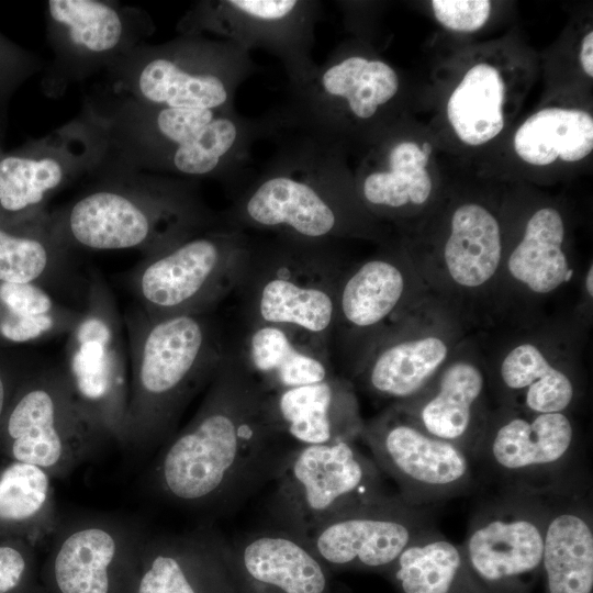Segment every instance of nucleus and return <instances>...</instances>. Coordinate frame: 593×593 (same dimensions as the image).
I'll return each mask as SVG.
<instances>
[{"mask_svg": "<svg viewBox=\"0 0 593 593\" xmlns=\"http://www.w3.org/2000/svg\"><path fill=\"white\" fill-rule=\"evenodd\" d=\"M547 499L496 491L473 511L462 555L489 593H530L541 577Z\"/></svg>", "mask_w": 593, "mask_h": 593, "instance_id": "9b49d317", "label": "nucleus"}, {"mask_svg": "<svg viewBox=\"0 0 593 593\" xmlns=\"http://www.w3.org/2000/svg\"><path fill=\"white\" fill-rule=\"evenodd\" d=\"M267 393L230 342L195 414L159 448L149 472L155 493L216 515L271 482L295 445L272 427Z\"/></svg>", "mask_w": 593, "mask_h": 593, "instance_id": "f257e3e1", "label": "nucleus"}, {"mask_svg": "<svg viewBox=\"0 0 593 593\" xmlns=\"http://www.w3.org/2000/svg\"><path fill=\"white\" fill-rule=\"evenodd\" d=\"M47 13L66 46L81 57H110L127 40L124 13L97 0H49Z\"/></svg>", "mask_w": 593, "mask_h": 593, "instance_id": "c9c22d12", "label": "nucleus"}, {"mask_svg": "<svg viewBox=\"0 0 593 593\" xmlns=\"http://www.w3.org/2000/svg\"><path fill=\"white\" fill-rule=\"evenodd\" d=\"M383 577L398 593H489L471 573L460 545L437 527L412 541Z\"/></svg>", "mask_w": 593, "mask_h": 593, "instance_id": "c85d7f7f", "label": "nucleus"}, {"mask_svg": "<svg viewBox=\"0 0 593 593\" xmlns=\"http://www.w3.org/2000/svg\"><path fill=\"white\" fill-rule=\"evenodd\" d=\"M380 473L355 441L294 446L271 481L273 528L304 541L333 517L387 494Z\"/></svg>", "mask_w": 593, "mask_h": 593, "instance_id": "6e6552de", "label": "nucleus"}, {"mask_svg": "<svg viewBox=\"0 0 593 593\" xmlns=\"http://www.w3.org/2000/svg\"><path fill=\"white\" fill-rule=\"evenodd\" d=\"M331 244L275 236L253 240L249 259L234 293L245 327L290 329L329 356L337 293L344 269Z\"/></svg>", "mask_w": 593, "mask_h": 593, "instance_id": "7ed1b4c3", "label": "nucleus"}, {"mask_svg": "<svg viewBox=\"0 0 593 593\" xmlns=\"http://www.w3.org/2000/svg\"><path fill=\"white\" fill-rule=\"evenodd\" d=\"M291 85L292 110L288 119L299 132H309L338 108L359 120L372 119L395 97L399 77L380 59L350 55L315 66L307 78Z\"/></svg>", "mask_w": 593, "mask_h": 593, "instance_id": "aec40b11", "label": "nucleus"}, {"mask_svg": "<svg viewBox=\"0 0 593 593\" xmlns=\"http://www.w3.org/2000/svg\"><path fill=\"white\" fill-rule=\"evenodd\" d=\"M266 409L275 430L295 446L355 441L363 423L351 381L322 382L268 392Z\"/></svg>", "mask_w": 593, "mask_h": 593, "instance_id": "5701e85b", "label": "nucleus"}, {"mask_svg": "<svg viewBox=\"0 0 593 593\" xmlns=\"http://www.w3.org/2000/svg\"><path fill=\"white\" fill-rule=\"evenodd\" d=\"M72 163L59 149L36 156H7L0 160V211L10 217L33 220L72 172Z\"/></svg>", "mask_w": 593, "mask_h": 593, "instance_id": "72a5a7b5", "label": "nucleus"}, {"mask_svg": "<svg viewBox=\"0 0 593 593\" xmlns=\"http://www.w3.org/2000/svg\"><path fill=\"white\" fill-rule=\"evenodd\" d=\"M299 136L235 199L222 215L226 224L322 244L344 233V214L328 180V145Z\"/></svg>", "mask_w": 593, "mask_h": 593, "instance_id": "423d86ee", "label": "nucleus"}, {"mask_svg": "<svg viewBox=\"0 0 593 593\" xmlns=\"http://www.w3.org/2000/svg\"><path fill=\"white\" fill-rule=\"evenodd\" d=\"M230 541L209 523L180 534L147 535L136 593H237Z\"/></svg>", "mask_w": 593, "mask_h": 593, "instance_id": "f3484780", "label": "nucleus"}, {"mask_svg": "<svg viewBox=\"0 0 593 593\" xmlns=\"http://www.w3.org/2000/svg\"><path fill=\"white\" fill-rule=\"evenodd\" d=\"M360 439L410 504L434 508L478 485L474 463L463 450L425 433L395 406L363 423Z\"/></svg>", "mask_w": 593, "mask_h": 593, "instance_id": "f8f14e48", "label": "nucleus"}, {"mask_svg": "<svg viewBox=\"0 0 593 593\" xmlns=\"http://www.w3.org/2000/svg\"><path fill=\"white\" fill-rule=\"evenodd\" d=\"M580 61L584 72L593 77V32H589L581 44Z\"/></svg>", "mask_w": 593, "mask_h": 593, "instance_id": "79ce46f5", "label": "nucleus"}, {"mask_svg": "<svg viewBox=\"0 0 593 593\" xmlns=\"http://www.w3.org/2000/svg\"><path fill=\"white\" fill-rule=\"evenodd\" d=\"M454 342L439 331H414L405 317L384 335L351 372L353 380L389 405L422 392L455 353Z\"/></svg>", "mask_w": 593, "mask_h": 593, "instance_id": "412c9836", "label": "nucleus"}, {"mask_svg": "<svg viewBox=\"0 0 593 593\" xmlns=\"http://www.w3.org/2000/svg\"><path fill=\"white\" fill-rule=\"evenodd\" d=\"M70 251L55 234L48 215L34 219L20 231L0 224V281L37 284L82 310L89 276L81 273Z\"/></svg>", "mask_w": 593, "mask_h": 593, "instance_id": "b1692460", "label": "nucleus"}, {"mask_svg": "<svg viewBox=\"0 0 593 593\" xmlns=\"http://www.w3.org/2000/svg\"><path fill=\"white\" fill-rule=\"evenodd\" d=\"M564 223L553 208L537 210L527 221L522 239L506 259L508 278L528 293H555L573 273L563 249Z\"/></svg>", "mask_w": 593, "mask_h": 593, "instance_id": "7c9ffc66", "label": "nucleus"}, {"mask_svg": "<svg viewBox=\"0 0 593 593\" xmlns=\"http://www.w3.org/2000/svg\"><path fill=\"white\" fill-rule=\"evenodd\" d=\"M108 440L80 407L61 367L30 369L0 426V456L65 478Z\"/></svg>", "mask_w": 593, "mask_h": 593, "instance_id": "1a4fd4ad", "label": "nucleus"}, {"mask_svg": "<svg viewBox=\"0 0 593 593\" xmlns=\"http://www.w3.org/2000/svg\"><path fill=\"white\" fill-rule=\"evenodd\" d=\"M124 322L131 371L122 446L148 452L177 432L188 404L212 380L230 340L215 312L149 320L135 306Z\"/></svg>", "mask_w": 593, "mask_h": 593, "instance_id": "f03ea898", "label": "nucleus"}, {"mask_svg": "<svg viewBox=\"0 0 593 593\" xmlns=\"http://www.w3.org/2000/svg\"><path fill=\"white\" fill-rule=\"evenodd\" d=\"M232 344L247 370L267 392L322 382L334 376L326 356L290 329L276 325L245 327Z\"/></svg>", "mask_w": 593, "mask_h": 593, "instance_id": "bb28decb", "label": "nucleus"}, {"mask_svg": "<svg viewBox=\"0 0 593 593\" xmlns=\"http://www.w3.org/2000/svg\"><path fill=\"white\" fill-rule=\"evenodd\" d=\"M148 534L112 516L60 522L52 536V571L60 593H110L112 572L137 559Z\"/></svg>", "mask_w": 593, "mask_h": 593, "instance_id": "6ab92c4d", "label": "nucleus"}, {"mask_svg": "<svg viewBox=\"0 0 593 593\" xmlns=\"http://www.w3.org/2000/svg\"><path fill=\"white\" fill-rule=\"evenodd\" d=\"M473 463L496 491L541 499L589 492L585 451L571 413L497 406Z\"/></svg>", "mask_w": 593, "mask_h": 593, "instance_id": "39448f33", "label": "nucleus"}, {"mask_svg": "<svg viewBox=\"0 0 593 593\" xmlns=\"http://www.w3.org/2000/svg\"><path fill=\"white\" fill-rule=\"evenodd\" d=\"M250 70L247 51L228 41L167 48L142 63L133 88L156 108L233 110L235 90Z\"/></svg>", "mask_w": 593, "mask_h": 593, "instance_id": "4468645a", "label": "nucleus"}, {"mask_svg": "<svg viewBox=\"0 0 593 593\" xmlns=\"http://www.w3.org/2000/svg\"><path fill=\"white\" fill-rule=\"evenodd\" d=\"M154 109L150 125L158 139L167 145L166 153L192 139L222 112L156 107Z\"/></svg>", "mask_w": 593, "mask_h": 593, "instance_id": "4c0bfd02", "label": "nucleus"}, {"mask_svg": "<svg viewBox=\"0 0 593 593\" xmlns=\"http://www.w3.org/2000/svg\"><path fill=\"white\" fill-rule=\"evenodd\" d=\"M421 150L429 157L430 153H432V145L428 143V142H424L423 145H422V148Z\"/></svg>", "mask_w": 593, "mask_h": 593, "instance_id": "c03bdc74", "label": "nucleus"}, {"mask_svg": "<svg viewBox=\"0 0 593 593\" xmlns=\"http://www.w3.org/2000/svg\"><path fill=\"white\" fill-rule=\"evenodd\" d=\"M430 4L441 25L463 33L481 29L491 12L489 0H433Z\"/></svg>", "mask_w": 593, "mask_h": 593, "instance_id": "ea45409f", "label": "nucleus"}, {"mask_svg": "<svg viewBox=\"0 0 593 593\" xmlns=\"http://www.w3.org/2000/svg\"><path fill=\"white\" fill-rule=\"evenodd\" d=\"M432 510L384 494L327 521L304 542L332 573L383 575L412 541L436 527Z\"/></svg>", "mask_w": 593, "mask_h": 593, "instance_id": "ddd939ff", "label": "nucleus"}, {"mask_svg": "<svg viewBox=\"0 0 593 593\" xmlns=\"http://www.w3.org/2000/svg\"><path fill=\"white\" fill-rule=\"evenodd\" d=\"M49 220L70 249H139L147 257L220 223L222 217L211 214L184 188L163 186L96 189Z\"/></svg>", "mask_w": 593, "mask_h": 593, "instance_id": "20e7f679", "label": "nucleus"}, {"mask_svg": "<svg viewBox=\"0 0 593 593\" xmlns=\"http://www.w3.org/2000/svg\"><path fill=\"white\" fill-rule=\"evenodd\" d=\"M0 463V540L33 546L54 535L60 521L52 477L42 468L5 459Z\"/></svg>", "mask_w": 593, "mask_h": 593, "instance_id": "c756f323", "label": "nucleus"}, {"mask_svg": "<svg viewBox=\"0 0 593 593\" xmlns=\"http://www.w3.org/2000/svg\"><path fill=\"white\" fill-rule=\"evenodd\" d=\"M426 156L415 142L403 141L388 152L387 169L369 172L362 180L360 194L374 208L401 209L424 204L433 183Z\"/></svg>", "mask_w": 593, "mask_h": 593, "instance_id": "e433bc0d", "label": "nucleus"}, {"mask_svg": "<svg viewBox=\"0 0 593 593\" xmlns=\"http://www.w3.org/2000/svg\"><path fill=\"white\" fill-rule=\"evenodd\" d=\"M251 244L222 220L145 257L128 276L136 307L149 320L215 312L239 284Z\"/></svg>", "mask_w": 593, "mask_h": 593, "instance_id": "0eeeda50", "label": "nucleus"}, {"mask_svg": "<svg viewBox=\"0 0 593 593\" xmlns=\"http://www.w3.org/2000/svg\"><path fill=\"white\" fill-rule=\"evenodd\" d=\"M230 542L237 593H332L333 573L287 532L272 527Z\"/></svg>", "mask_w": 593, "mask_h": 593, "instance_id": "4be33fe9", "label": "nucleus"}, {"mask_svg": "<svg viewBox=\"0 0 593 593\" xmlns=\"http://www.w3.org/2000/svg\"><path fill=\"white\" fill-rule=\"evenodd\" d=\"M492 383L497 406L528 413H571L581 392L571 369L533 340H522L503 355Z\"/></svg>", "mask_w": 593, "mask_h": 593, "instance_id": "393cba45", "label": "nucleus"}, {"mask_svg": "<svg viewBox=\"0 0 593 593\" xmlns=\"http://www.w3.org/2000/svg\"><path fill=\"white\" fill-rule=\"evenodd\" d=\"M81 313L37 284L0 281V345L68 334Z\"/></svg>", "mask_w": 593, "mask_h": 593, "instance_id": "2f4dec72", "label": "nucleus"}, {"mask_svg": "<svg viewBox=\"0 0 593 593\" xmlns=\"http://www.w3.org/2000/svg\"><path fill=\"white\" fill-rule=\"evenodd\" d=\"M501 228L483 205L458 206L450 221V233L443 249L444 272L462 291L489 286L501 270Z\"/></svg>", "mask_w": 593, "mask_h": 593, "instance_id": "cd10ccee", "label": "nucleus"}, {"mask_svg": "<svg viewBox=\"0 0 593 593\" xmlns=\"http://www.w3.org/2000/svg\"><path fill=\"white\" fill-rule=\"evenodd\" d=\"M514 149L525 163H574L593 149V119L578 109L546 108L530 115L516 131Z\"/></svg>", "mask_w": 593, "mask_h": 593, "instance_id": "473e14b6", "label": "nucleus"}, {"mask_svg": "<svg viewBox=\"0 0 593 593\" xmlns=\"http://www.w3.org/2000/svg\"><path fill=\"white\" fill-rule=\"evenodd\" d=\"M544 593H593V518L589 492L547 499Z\"/></svg>", "mask_w": 593, "mask_h": 593, "instance_id": "a878e982", "label": "nucleus"}, {"mask_svg": "<svg viewBox=\"0 0 593 593\" xmlns=\"http://www.w3.org/2000/svg\"><path fill=\"white\" fill-rule=\"evenodd\" d=\"M504 82L492 65L479 63L450 94L446 113L460 141L477 146L490 142L504 127Z\"/></svg>", "mask_w": 593, "mask_h": 593, "instance_id": "f704fd0d", "label": "nucleus"}, {"mask_svg": "<svg viewBox=\"0 0 593 593\" xmlns=\"http://www.w3.org/2000/svg\"><path fill=\"white\" fill-rule=\"evenodd\" d=\"M584 287L586 295L592 299L593 296V267L592 264H590V267L588 268L585 279H584Z\"/></svg>", "mask_w": 593, "mask_h": 593, "instance_id": "37998d69", "label": "nucleus"}, {"mask_svg": "<svg viewBox=\"0 0 593 593\" xmlns=\"http://www.w3.org/2000/svg\"><path fill=\"white\" fill-rule=\"evenodd\" d=\"M127 357L114 298L100 275L90 272L87 301L67 334L61 369L83 412L121 446L130 391Z\"/></svg>", "mask_w": 593, "mask_h": 593, "instance_id": "9d476101", "label": "nucleus"}, {"mask_svg": "<svg viewBox=\"0 0 593 593\" xmlns=\"http://www.w3.org/2000/svg\"><path fill=\"white\" fill-rule=\"evenodd\" d=\"M410 282L407 268L389 257H374L344 271L331 342L349 374L404 318L400 313L409 299Z\"/></svg>", "mask_w": 593, "mask_h": 593, "instance_id": "2eb2a0df", "label": "nucleus"}, {"mask_svg": "<svg viewBox=\"0 0 593 593\" xmlns=\"http://www.w3.org/2000/svg\"><path fill=\"white\" fill-rule=\"evenodd\" d=\"M314 3L298 0H226L202 13L204 27L247 51L267 48L282 58L291 83L310 76Z\"/></svg>", "mask_w": 593, "mask_h": 593, "instance_id": "a211bd4d", "label": "nucleus"}, {"mask_svg": "<svg viewBox=\"0 0 593 593\" xmlns=\"http://www.w3.org/2000/svg\"><path fill=\"white\" fill-rule=\"evenodd\" d=\"M30 369L0 354V426L18 385Z\"/></svg>", "mask_w": 593, "mask_h": 593, "instance_id": "a19ab883", "label": "nucleus"}, {"mask_svg": "<svg viewBox=\"0 0 593 593\" xmlns=\"http://www.w3.org/2000/svg\"><path fill=\"white\" fill-rule=\"evenodd\" d=\"M34 547L26 540H0V593H19L31 572Z\"/></svg>", "mask_w": 593, "mask_h": 593, "instance_id": "58836bf2", "label": "nucleus"}, {"mask_svg": "<svg viewBox=\"0 0 593 593\" xmlns=\"http://www.w3.org/2000/svg\"><path fill=\"white\" fill-rule=\"evenodd\" d=\"M490 374L474 357L454 355L413 399L392 404L425 433L463 450L473 461L495 409Z\"/></svg>", "mask_w": 593, "mask_h": 593, "instance_id": "dca6fc26", "label": "nucleus"}]
</instances>
